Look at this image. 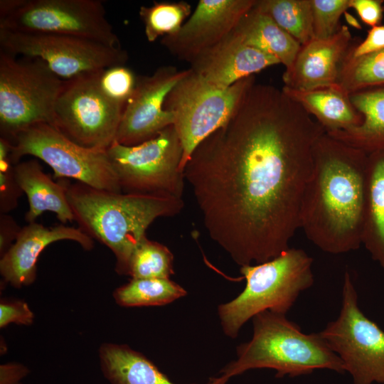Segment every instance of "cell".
Here are the masks:
<instances>
[{
	"label": "cell",
	"instance_id": "obj_31",
	"mask_svg": "<svg viewBox=\"0 0 384 384\" xmlns=\"http://www.w3.org/2000/svg\"><path fill=\"white\" fill-rule=\"evenodd\" d=\"M11 142L0 137V214L15 209L23 191L17 181L11 159Z\"/></svg>",
	"mask_w": 384,
	"mask_h": 384
},
{
	"label": "cell",
	"instance_id": "obj_36",
	"mask_svg": "<svg viewBox=\"0 0 384 384\" xmlns=\"http://www.w3.org/2000/svg\"><path fill=\"white\" fill-rule=\"evenodd\" d=\"M22 228L8 214H0V255L3 256L16 241Z\"/></svg>",
	"mask_w": 384,
	"mask_h": 384
},
{
	"label": "cell",
	"instance_id": "obj_6",
	"mask_svg": "<svg viewBox=\"0 0 384 384\" xmlns=\"http://www.w3.org/2000/svg\"><path fill=\"white\" fill-rule=\"evenodd\" d=\"M65 81L38 59L0 50V137L12 142L38 124L54 127V109Z\"/></svg>",
	"mask_w": 384,
	"mask_h": 384
},
{
	"label": "cell",
	"instance_id": "obj_37",
	"mask_svg": "<svg viewBox=\"0 0 384 384\" xmlns=\"http://www.w3.org/2000/svg\"><path fill=\"white\" fill-rule=\"evenodd\" d=\"M30 370L20 363H6L0 366V384H21Z\"/></svg>",
	"mask_w": 384,
	"mask_h": 384
},
{
	"label": "cell",
	"instance_id": "obj_25",
	"mask_svg": "<svg viewBox=\"0 0 384 384\" xmlns=\"http://www.w3.org/2000/svg\"><path fill=\"white\" fill-rule=\"evenodd\" d=\"M186 291L170 279H134L117 288L113 297L124 307L161 306L186 296Z\"/></svg>",
	"mask_w": 384,
	"mask_h": 384
},
{
	"label": "cell",
	"instance_id": "obj_18",
	"mask_svg": "<svg viewBox=\"0 0 384 384\" xmlns=\"http://www.w3.org/2000/svg\"><path fill=\"white\" fill-rule=\"evenodd\" d=\"M191 64V68L208 82L220 87H228L280 63L275 57L243 44L229 34Z\"/></svg>",
	"mask_w": 384,
	"mask_h": 384
},
{
	"label": "cell",
	"instance_id": "obj_14",
	"mask_svg": "<svg viewBox=\"0 0 384 384\" xmlns=\"http://www.w3.org/2000/svg\"><path fill=\"white\" fill-rule=\"evenodd\" d=\"M188 71L164 65L150 75L137 76L135 90L124 110L115 141L125 146L137 145L174 125V115L164 110V102L171 90Z\"/></svg>",
	"mask_w": 384,
	"mask_h": 384
},
{
	"label": "cell",
	"instance_id": "obj_10",
	"mask_svg": "<svg viewBox=\"0 0 384 384\" xmlns=\"http://www.w3.org/2000/svg\"><path fill=\"white\" fill-rule=\"evenodd\" d=\"M122 192L182 198L183 147L174 125L134 146L116 141L107 149Z\"/></svg>",
	"mask_w": 384,
	"mask_h": 384
},
{
	"label": "cell",
	"instance_id": "obj_30",
	"mask_svg": "<svg viewBox=\"0 0 384 384\" xmlns=\"http://www.w3.org/2000/svg\"><path fill=\"white\" fill-rule=\"evenodd\" d=\"M351 0H310L314 38L327 39L341 28V16L350 8Z\"/></svg>",
	"mask_w": 384,
	"mask_h": 384
},
{
	"label": "cell",
	"instance_id": "obj_21",
	"mask_svg": "<svg viewBox=\"0 0 384 384\" xmlns=\"http://www.w3.org/2000/svg\"><path fill=\"white\" fill-rule=\"evenodd\" d=\"M282 90L315 119L326 133L348 130L362 123L363 116L352 104L350 94L339 86L311 90L283 86Z\"/></svg>",
	"mask_w": 384,
	"mask_h": 384
},
{
	"label": "cell",
	"instance_id": "obj_8",
	"mask_svg": "<svg viewBox=\"0 0 384 384\" xmlns=\"http://www.w3.org/2000/svg\"><path fill=\"white\" fill-rule=\"evenodd\" d=\"M0 29L75 36L120 46L100 0H1Z\"/></svg>",
	"mask_w": 384,
	"mask_h": 384
},
{
	"label": "cell",
	"instance_id": "obj_20",
	"mask_svg": "<svg viewBox=\"0 0 384 384\" xmlns=\"http://www.w3.org/2000/svg\"><path fill=\"white\" fill-rule=\"evenodd\" d=\"M98 354L101 370L111 384H175L154 363L127 345L104 343ZM228 380L221 375L206 384H226Z\"/></svg>",
	"mask_w": 384,
	"mask_h": 384
},
{
	"label": "cell",
	"instance_id": "obj_1",
	"mask_svg": "<svg viewBox=\"0 0 384 384\" xmlns=\"http://www.w3.org/2000/svg\"><path fill=\"white\" fill-rule=\"evenodd\" d=\"M324 128L282 89L255 82L183 169L210 238L240 267L289 249Z\"/></svg>",
	"mask_w": 384,
	"mask_h": 384
},
{
	"label": "cell",
	"instance_id": "obj_38",
	"mask_svg": "<svg viewBox=\"0 0 384 384\" xmlns=\"http://www.w3.org/2000/svg\"><path fill=\"white\" fill-rule=\"evenodd\" d=\"M344 14L346 16V20L350 24H351L353 26H354L356 28H361L360 23L357 21V20L353 16L349 15V14H348L347 12H346Z\"/></svg>",
	"mask_w": 384,
	"mask_h": 384
},
{
	"label": "cell",
	"instance_id": "obj_16",
	"mask_svg": "<svg viewBox=\"0 0 384 384\" xmlns=\"http://www.w3.org/2000/svg\"><path fill=\"white\" fill-rule=\"evenodd\" d=\"M63 240L75 241L85 250L94 247L93 239L79 227L60 224L48 228L36 222L23 227L14 243L1 257L4 282L18 289L31 284L36 278L41 252L49 245Z\"/></svg>",
	"mask_w": 384,
	"mask_h": 384
},
{
	"label": "cell",
	"instance_id": "obj_34",
	"mask_svg": "<svg viewBox=\"0 0 384 384\" xmlns=\"http://www.w3.org/2000/svg\"><path fill=\"white\" fill-rule=\"evenodd\" d=\"M384 1L383 0H351L350 8H353L361 20L372 27L380 25L383 17Z\"/></svg>",
	"mask_w": 384,
	"mask_h": 384
},
{
	"label": "cell",
	"instance_id": "obj_28",
	"mask_svg": "<svg viewBox=\"0 0 384 384\" xmlns=\"http://www.w3.org/2000/svg\"><path fill=\"white\" fill-rule=\"evenodd\" d=\"M191 12V5L184 1H154L150 6H141L139 14L146 39L154 42L159 37L176 33Z\"/></svg>",
	"mask_w": 384,
	"mask_h": 384
},
{
	"label": "cell",
	"instance_id": "obj_35",
	"mask_svg": "<svg viewBox=\"0 0 384 384\" xmlns=\"http://www.w3.org/2000/svg\"><path fill=\"white\" fill-rule=\"evenodd\" d=\"M383 49H384V25L380 24L369 29L364 40L351 45L348 54L356 58Z\"/></svg>",
	"mask_w": 384,
	"mask_h": 384
},
{
	"label": "cell",
	"instance_id": "obj_4",
	"mask_svg": "<svg viewBox=\"0 0 384 384\" xmlns=\"http://www.w3.org/2000/svg\"><path fill=\"white\" fill-rule=\"evenodd\" d=\"M251 340L237 348V359L221 375L228 378L257 368L276 370V377H297L318 369L345 372L340 358L319 333L306 334L285 314L264 311L252 318Z\"/></svg>",
	"mask_w": 384,
	"mask_h": 384
},
{
	"label": "cell",
	"instance_id": "obj_17",
	"mask_svg": "<svg viewBox=\"0 0 384 384\" xmlns=\"http://www.w3.org/2000/svg\"><path fill=\"white\" fill-rule=\"evenodd\" d=\"M352 45L347 26L327 39L312 38L301 48L292 63L282 75L284 86L311 90L338 86L340 70Z\"/></svg>",
	"mask_w": 384,
	"mask_h": 384
},
{
	"label": "cell",
	"instance_id": "obj_22",
	"mask_svg": "<svg viewBox=\"0 0 384 384\" xmlns=\"http://www.w3.org/2000/svg\"><path fill=\"white\" fill-rule=\"evenodd\" d=\"M230 35L243 44L275 57L285 69L292 65L301 48L268 14L257 8L256 3Z\"/></svg>",
	"mask_w": 384,
	"mask_h": 384
},
{
	"label": "cell",
	"instance_id": "obj_11",
	"mask_svg": "<svg viewBox=\"0 0 384 384\" xmlns=\"http://www.w3.org/2000/svg\"><path fill=\"white\" fill-rule=\"evenodd\" d=\"M319 334L340 358L353 384H384V331L359 308L358 294L347 270L340 314Z\"/></svg>",
	"mask_w": 384,
	"mask_h": 384
},
{
	"label": "cell",
	"instance_id": "obj_29",
	"mask_svg": "<svg viewBox=\"0 0 384 384\" xmlns=\"http://www.w3.org/2000/svg\"><path fill=\"white\" fill-rule=\"evenodd\" d=\"M174 255L165 245L145 237L129 260L127 275L134 279H170Z\"/></svg>",
	"mask_w": 384,
	"mask_h": 384
},
{
	"label": "cell",
	"instance_id": "obj_12",
	"mask_svg": "<svg viewBox=\"0 0 384 384\" xmlns=\"http://www.w3.org/2000/svg\"><path fill=\"white\" fill-rule=\"evenodd\" d=\"M100 71L65 81L55 105L54 127L82 146L107 150L116 140L125 107L102 90Z\"/></svg>",
	"mask_w": 384,
	"mask_h": 384
},
{
	"label": "cell",
	"instance_id": "obj_24",
	"mask_svg": "<svg viewBox=\"0 0 384 384\" xmlns=\"http://www.w3.org/2000/svg\"><path fill=\"white\" fill-rule=\"evenodd\" d=\"M361 241L384 269V150L368 154Z\"/></svg>",
	"mask_w": 384,
	"mask_h": 384
},
{
	"label": "cell",
	"instance_id": "obj_32",
	"mask_svg": "<svg viewBox=\"0 0 384 384\" xmlns=\"http://www.w3.org/2000/svg\"><path fill=\"white\" fill-rule=\"evenodd\" d=\"M137 76L124 65H115L100 71V83L105 93L124 107L132 97Z\"/></svg>",
	"mask_w": 384,
	"mask_h": 384
},
{
	"label": "cell",
	"instance_id": "obj_3",
	"mask_svg": "<svg viewBox=\"0 0 384 384\" xmlns=\"http://www.w3.org/2000/svg\"><path fill=\"white\" fill-rule=\"evenodd\" d=\"M67 198L79 228L106 245L116 259L115 271L127 275L131 256L158 218L178 214L182 198L112 192L64 179Z\"/></svg>",
	"mask_w": 384,
	"mask_h": 384
},
{
	"label": "cell",
	"instance_id": "obj_27",
	"mask_svg": "<svg viewBox=\"0 0 384 384\" xmlns=\"http://www.w3.org/2000/svg\"><path fill=\"white\" fill-rule=\"evenodd\" d=\"M338 85L349 94L384 87V49L356 58L347 53L341 67Z\"/></svg>",
	"mask_w": 384,
	"mask_h": 384
},
{
	"label": "cell",
	"instance_id": "obj_9",
	"mask_svg": "<svg viewBox=\"0 0 384 384\" xmlns=\"http://www.w3.org/2000/svg\"><path fill=\"white\" fill-rule=\"evenodd\" d=\"M27 155L47 164L53 178H70L93 188L122 192L107 150L82 146L49 124L31 127L11 142L14 164Z\"/></svg>",
	"mask_w": 384,
	"mask_h": 384
},
{
	"label": "cell",
	"instance_id": "obj_19",
	"mask_svg": "<svg viewBox=\"0 0 384 384\" xmlns=\"http://www.w3.org/2000/svg\"><path fill=\"white\" fill-rule=\"evenodd\" d=\"M14 171L18 185L28 201L29 207L25 215L26 222H35L45 211L54 213L62 224L75 220L64 179L55 182L33 159L14 164Z\"/></svg>",
	"mask_w": 384,
	"mask_h": 384
},
{
	"label": "cell",
	"instance_id": "obj_15",
	"mask_svg": "<svg viewBox=\"0 0 384 384\" xmlns=\"http://www.w3.org/2000/svg\"><path fill=\"white\" fill-rule=\"evenodd\" d=\"M257 0H200L175 34L161 43L181 60L192 63L227 37Z\"/></svg>",
	"mask_w": 384,
	"mask_h": 384
},
{
	"label": "cell",
	"instance_id": "obj_13",
	"mask_svg": "<svg viewBox=\"0 0 384 384\" xmlns=\"http://www.w3.org/2000/svg\"><path fill=\"white\" fill-rule=\"evenodd\" d=\"M0 47L13 55L44 61L63 80L125 65L128 60L120 46L69 35L0 29Z\"/></svg>",
	"mask_w": 384,
	"mask_h": 384
},
{
	"label": "cell",
	"instance_id": "obj_33",
	"mask_svg": "<svg viewBox=\"0 0 384 384\" xmlns=\"http://www.w3.org/2000/svg\"><path fill=\"white\" fill-rule=\"evenodd\" d=\"M34 314L28 304L23 300L1 299L0 302V327L4 328L11 323L31 325Z\"/></svg>",
	"mask_w": 384,
	"mask_h": 384
},
{
	"label": "cell",
	"instance_id": "obj_5",
	"mask_svg": "<svg viewBox=\"0 0 384 384\" xmlns=\"http://www.w3.org/2000/svg\"><path fill=\"white\" fill-rule=\"evenodd\" d=\"M312 264L304 250L289 248L270 260L240 267L245 289L218 308L224 334L237 337L249 319L264 311L286 315L301 292L313 285Z\"/></svg>",
	"mask_w": 384,
	"mask_h": 384
},
{
	"label": "cell",
	"instance_id": "obj_26",
	"mask_svg": "<svg viewBox=\"0 0 384 384\" xmlns=\"http://www.w3.org/2000/svg\"><path fill=\"white\" fill-rule=\"evenodd\" d=\"M256 6L301 46L314 38L310 0H257Z\"/></svg>",
	"mask_w": 384,
	"mask_h": 384
},
{
	"label": "cell",
	"instance_id": "obj_7",
	"mask_svg": "<svg viewBox=\"0 0 384 384\" xmlns=\"http://www.w3.org/2000/svg\"><path fill=\"white\" fill-rule=\"evenodd\" d=\"M255 82L252 75L228 87H220L189 68L174 87L164 108L175 117L174 126L183 147V171L194 149L230 119Z\"/></svg>",
	"mask_w": 384,
	"mask_h": 384
},
{
	"label": "cell",
	"instance_id": "obj_2",
	"mask_svg": "<svg viewBox=\"0 0 384 384\" xmlns=\"http://www.w3.org/2000/svg\"><path fill=\"white\" fill-rule=\"evenodd\" d=\"M368 156L326 133L314 146L300 228L326 252L343 254L362 245Z\"/></svg>",
	"mask_w": 384,
	"mask_h": 384
},
{
	"label": "cell",
	"instance_id": "obj_23",
	"mask_svg": "<svg viewBox=\"0 0 384 384\" xmlns=\"http://www.w3.org/2000/svg\"><path fill=\"white\" fill-rule=\"evenodd\" d=\"M350 99L362 114V123L326 134L368 154L384 150V87L355 92L350 94Z\"/></svg>",
	"mask_w": 384,
	"mask_h": 384
}]
</instances>
